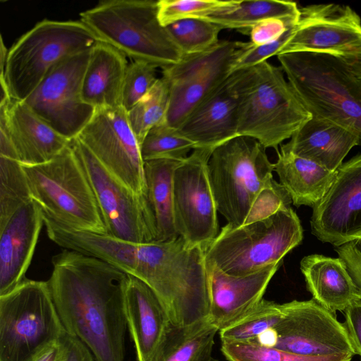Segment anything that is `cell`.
<instances>
[{
	"label": "cell",
	"instance_id": "cell-22",
	"mask_svg": "<svg viewBox=\"0 0 361 361\" xmlns=\"http://www.w3.org/2000/svg\"><path fill=\"white\" fill-rule=\"evenodd\" d=\"M0 122L5 124L23 165H37L51 161L70 144L40 118L24 102L11 99L0 105Z\"/></svg>",
	"mask_w": 361,
	"mask_h": 361
},
{
	"label": "cell",
	"instance_id": "cell-46",
	"mask_svg": "<svg viewBox=\"0 0 361 361\" xmlns=\"http://www.w3.org/2000/svg\"><path fill=\"white\" fill-rule=\"evenodd\" d=\"M212 361H219V360H216V359L214 358Z\"/></svg>",
	"mask_w": 361,
	"mask_h": 361
},
{
	"label": "cell",
	"instance_id": "cell-18",
	"mask_svg": "<svg viewBox=\"0 0 361 361\" xmlns=\"http://www.w3.org/2000/svg\"><path fill=\"white\" fill-rule=\"evenodd\" d=\"M311 231L336 247L361 237V153L336 169L324 196L312 207Z\"/></svg>",
	"mask_w": 361,
	"mask_h": 361
},
{
	"label": "cell",
	"instance_id": "cell-12",
	"mask_svg": "<svg viewBox=\"0 0 361 361\" xmlns=\"http://www.w3.org/2000/svg\"><path fill=\"white\" fill-rule=\"evenodd\" d=\"M247 42L219 40L202 52L185 54L161 68L169 106L166 123L178 129L188 116L231 75V67Z\"/></svg>",
	"mask_w": 361,
	"mask_h": 361
},
{
	"label": "cell",
	"instance_id": "cell-37",
	"mask_svg": "<svg viewBox=\"0 0 361 361\" xmlns=\"http://www.w3.org/2000/svg\"><path fill=\"white\" fill-rule=\"evenodd\" d=\"M240 1L219 0H159L158 18L166 27L187 18H204L231 11L239 6Z\"/></svg>",
	"mask_w": 361,
	"mask_h": 361
},
{
	"label": "cell",
	"instance_id": "cell-19",
	"mask_svg": "<svg viewBox=\"0 0 361 361\" xmlns=\"http://www.w3.org/2000/svg\"><path fill=\"white\" fill-rule=\"evenodd\" d=\"M281 264L245 276H232L206 262L209 295V321L219 331L235 322L262 299Z\"/></svg>",
	"mask_w": 361,
	"mask_h": 361
},
{
	"label": "cell",
	"instance_id": "cell-28",
	"mask_svg": "<svg viewBox=\"0 0 361 361\" xmlns=\"http://www.w3.org/2000/svg\"><path fill=\"white\" fill-rule=\"evenodd\" d=\"M182 161L169 159L144 161L146 197L155 218L157 242L178 238L173 219V174Z\"/></svg>",
	"mask_w": 361,
	"mask_h": 361
},
{
	"label": "cell",
	"instance_id": "cell-32",
	"mask_svg": "<svg viewBox=\"0 0 361 361\" xmlns=\"http://www.w3.org/2000/svg\"><path fill=\"white\" fill-rule=\"evenodd\" d=\"M169 106V88L161 77L150 90L126 111L128 120L140 146L151 128L166 122Z\"/></svg>",
	"mask_w": 361,
	"mask_h": 361
},
{
	"label": "cell",
	"instance_id": "cell-30",
	"mask_svg": "<svg viewBox=\"0 0 361 361\" xmlns=\"http://www.w3.org/2000/svg\"><path fill=\"white\" fill-rule=\"evenodd\" d=\"M217 331L209 319L185 329L173 326L154 361H212Z\"/></svg>",
	"mask_w": 361,
	"mask_h": 361
},
{
	"label": "cell",
	"instance_id": "cell-24",
	"mask_svg": "<svg viewBox=\"0 0 361 361\" xmlns=\"http://www.w3.org/2000/svg\"><path fill=\"white\" fill-rule=\"evenodd\" d=\"M356 145H360V140L353 132L312 116L280 148L334 172Z\"/></svg>",
	"mask_w": 361,
	"mask_h": 361
},
{
	"label": "cell",
	"instance_id": "cell-15",
	"mask_svg": "<svg viewBox=\"0 0 361 361\" xmlns=\"http://www.w3.org/2000/svg\"><path fill=\"white\" fill-rule=\"evenodd\" d=\"M77 137L110 173L146 196L140 143L121 106L96 109Z\"/></svg>",
	"mask_w": 361,
	"mask_h": 361
},
{
	"label": "cell",
	"instance_id": "cell-1",
	"mask_svg": "<svg viewBox=\"0 0 361 361\" xmlns=\"http://www.w3.org/2000/svg\"><path fill=\"white\" fill-rule=\"evenodd\" d=\"M51 262L47 283L66 331L80 340L95 361H124L128 274L67 249Z\"/></svg>",
	"mask_w": 361,
	"mask_h": 361
},
{
	"label": "cell",
	"instance_id": "cell-16",
	"mask_svg": "<svg viewBox=\"0 0 361 361\" xmlns=\"http://www.w3.org/2000/svg\"><path fill=\"white\" fill-rule=\"evenodd\" d=\"M273 347L313 357L355 354L344 323L314 299L283 303Z\"/></svg>",
	"mask_w": 361,
	"mask_h": 361
},
{
	"label": "cell",
	"instance_id": "cell-25",
	"mask_svg": "<svg viewBox=\"0 0 361 361\" xmlns=\"http://www.w3.org/2000/svg\"><path fill=\"white\" fill-rule=\"evenodd\" d=\"M127 57L111 45L99 40L90 49L83 75L81 97L94 109L121 106Z\"/></svg>",
	"mask_w": 361,
	"mask_h": 361
},
{
	"label": "cell",
	"instance_id": "cell-27",
	"mask_svg": "<svg viewBox=\"0 0 361 361\" xmlns=\"http://www.w3.org/2000/svg\"><path fill=\"white\" fill-rule=\"evenodd\" d=\"M277 154L274 171L292 203L313 207L330 188L336 171L281 148Z\"/></svg>",
	"mask_w": 361,
	"mask_h": 361
},
{
	"label": "cell",
	"instance_id": "cell-45",
	"mask_svg": "<svg viewBox=\"0 0 361 361\" xmlns=\"http://www.w3.org/2000/svg\"><path fill=\"white\" fill-rule=\"evenodd\" d=\"M339 58L345 62L353 75L361 81V54Z\"/></svg>",
	"mask_w": 361,
	"mask_h": 361
},
{
	"label": "cell",
	"instance_id": "cell-35",
	"mask_svg": "<svg viewBox=\"0 0 361 361\" xmlns=\"http://www.w3.org/2000/svg\"><path fill=\"white\" fill-rule=\"evenodd\" d=\"M221 351L228 361H351L353 356H305L252 341L221 342Z\"/></svg>",
	"mask_w": 361,
	"mask_h": 361
},
{
	"label": "cell",
	"instance_id": "cell-31",
	"mask_svg": "<svg viewBox=\"0 0 361 361\" xmlns=\"http://www.w3.org/2000/svg\"><path fill=\"white\" fill-rule=\"evenodd\" d=\"M284 314V305L264 298L241 318L219 331L221 342L250 341L275 329Z\"/></svg>",
	"mask_w": 361,
	"mask_h": 361
},
{
	"label": "cell",
	"instance_id": "cell-20",
	"mask_svg": "<svg viewBox=\"0 0 361 361\" xmlns=\"http://www.w3.org/2000/svg\"><path fill=\"white\" fill-rule=\"evenodd\" d=\"M125 311L137 361H154L173 327L164 305L147 283L128 275Z\"/></svg>",
	"mask_w": 361,
	"mask_h": 361
},
{
	"label": "cell",
	"instance_id": "cell-44",
	"mask_svg": "<svg viewBox=\"0 0 361 361\" xmlns=\"http://www.w3.org/2000/svg\"><path fill=\"white\" fill-rule=\"evenodd\" d=\"M63 356V349L60 338L40 351L33 361H62Z\"/></svg>",
	"mask_w": 361,
	"mask_h": 361
},
{
	"label": "cell",
	"instance_id": "cell-8",
	"mask_svg": "<svg viewBox=\"0 0 361 361\" xmlns=\"http://www.w3.org/2000/svg\"><path fill=\"white\" fill-rule=\"evenodd\" d=\"M23 167L32 200L43 214L73 231L106 234L92 186L71 144L49 161Z\"/></svg>",
	"mask_w": 361,
	"mask_h": 361
},
{
	"label": "cell",
	"instance_id": "cell-11",
	"mask_svg": "<svg viewBox=\"0 0 361 361\" xmlns=\"http://www.w3.org/2000/svg\"><path fill=\"white\" fill-rule=\"evenodd\" d=\"M71 147L92 186L106 234L137 243H157L156 221L147 197L110 173L78 137L71 140Z\"/></svg>",
	"mask_w": 361,
	"mask_h": 361
},
{
	"label": "cell",
	"instance_id": "cell-43",
	"mask_svg": "<svg viewBox=\"0 0 361 361\" xmlns=\"http://www.w3.org/2000/svg\"><path fill=\"white\" fill-rule=\"evenodd\" d=\"M61 341L63 349L62 361H95L88 348L77 337L65 331Z\"/></svg>",
	"mask_w": 361,
	"mask_h": 361
},
{
	"label": "cell",
	"instance_id": "cell-13",
	"mask_svg": "<svg viewBox=\"0 0 361 361\" xmlns=\"http://www.w3.org/2000/svg\"><path fill=\"white\" fill-rule=\"evenodd\" d=\"M212 149H195L173 174V207L178 237L204 252L219 234L217 208L209 179Z\"/></svg>",
	"mask_w": 361,
	"mask_h": 361
},
{
	"label": "cell",
	"instance_id": "cell-29",
	"mask_svg": "<svg viewBox=\"0 0 361 361\" xmlns=\"http://www.w3.org/2000/svg\"><path fill=\"white\" fill-rule=\"evenodd\" d=\"M299 14V7L294 1L255 0L241 1L239 6L231 11L201 19L214 23L222 29H235L248 35L254 26L268 19L277 18L296 24Z\"/></svg>",
	"mask_w": 361,
	"mask_h": 361
},
{
	"label": "cell",
	"instance_id": "cell-26",
	"mask_svg": "<svg viewBox=\"0 0 361 361\" xmlns=\"http://www.w3.org/2000/svg\"><path fill=\"white\" fill-rule=\"evenodd\" d=\"M300 270L314 300L333 312L345 311L361 294L340 258L313 254L304 257Z\"/></svg>",
	"mask_w": 361,
	"mask_h": 361
},
{
	"label": "cell",
	"instance_id": "cell-42",
	"mask_svg": "<svg viewBox=\"0 0 361 361\" xmlns=\"http://www.w3.org/2000/svg\"><path fill=\"white\" fill-rule=\"evenodd\" d=\"M345 326L356 355L361 357V300L353 302L345 311Z\"/></svg>",
	"mask_w": 361,
	"mask_h": 361
},
{
	"label": "cell",
	"instance_id": "cell-40",
	"mask_svg": "<svg viewBox=\"0 0 361 361\" xmlns=\"http://www.w3.org/2000/svg\"><path fill=\"white\" fill-rule=\"evenodd\" d=\"M361 294V237L336 247Z\"/></svg>",
	"mask_w": 361,
	"mask_h": 361
},
{
	"label": "cell",
	"instance_id": "cell-14",
	"mask_svg": "<svg viewBox=\"0 0 361 361\" xmlns=\"http://www.w3.org/2000/svg\"><path fill=\"white\" fill-rule=\"evenodd\" d=\"M90 49L59 62L23 101L54 130L70 140L78 136L95 111L81 97L82 81Z\"/></svg>",
	"mask_w": 361,
	"mask_h": 361
},
{
	"label": "cell",
	"instance_id": "cell-4",
	"mask_svg": "<svg viewBox=\"0 0 361 361\" xmlns=\"http://www.w3.org/2000/svg\"><path fill=\"white\" fill-rule=\"evenodd\" d=\"M286 78L312 114L356 134L361 145V81L339 57L311 52L277 55Z\"/></svg>",
	"mask_w": 361,
	"mask_h": 361
},
{
	"label": "cell",
	"instance_id": "cell-34",
	"mask_svg": "<svg viewBox=\"0 0 361 361\" xmlns=\"http://www.w3.org/2000/svg\"><path fill=\"white\" fill-rule=\"evenodd\" d=\"M195 149V144L182 136L177 129L166 122L151 128L140 144L144 161L169 159L183 161L188 154Z\"/></svg>",
	"mask_w": 361,
	"mask_h": 361
},
{
	"label": "cell",
	"instance_id": "cell-23",
	"mask_svg": "<svg viewBox=\"0 0 361 361\" xmlns=\"http://www.w3.org/2000/svg\"><path fill=\"white\" fill-rule=\"evenodd\" d=\"M195 149L214 150L239 136L238 102L231 75L208 96L177 129Z\"/></svg>",
	"mask_w": 361,
	"mask_h": 361
},
{
	"label": "cell",
	"instance_id": "cell-38",
	"mask_svg": "<svg viewBox=\"0 0 361 361\" xmlns=\"http://www.w3.org/2000/svg\"><path fill=\"white\" fill-rule=\"evenodd\" d=\"M156 66L145 61L128 63L121 92V106L128 111L153 87L159 79Z\"/></svg>",
	"mask_w": 361,
	"mask_h": 361
},
{
	"label": "cell",
	"instance_id": "cell-21",
	"mask_svg": "<svg viewBox=\"0 0 361 361\" xmlns=\"http://www.w3.org/2000/svg\"><path fill=\"white\" fill-rule=\"evenodd\" d=\"M43 224L42 210L32 200L18 209L0 228V296L27 279L25 273Z\"/></svg>",
	"mask_w": 361,
	"mask_h": 361
},
{
	"label": "cell",
	"instance_id": "cell-17",
	"mask_svg": "<svg viewBox=\"0 0 361 361\" xmlns=\"http://www.w3.org/2000/svg\"><path fill=\"white\" fill-rule=\"evenodd\" d=\"M294 31L279 54L311 52L344 57L361 54V18L351 7L338 4L299 8Z\"/></svg>",
	"mask_w": 361,
	"mask_h": 361
},
{
	"label": "cell",
	"instance_id": "cell-36",
	"mask_svg": "<svg viewBox=\"0 0 361 361\" xmlns=\"http://www.w3.org/2000/svg\"><path fill=\"white\" fill-rule=\"evenodd\" d=\"M183 55L205 51L217 44L223 30L218 25L200 18H187L166 26Z\"/></svg>",
	"mask_w": 361,
	"mask_h": 361
},
{
	"label": "cell",
	"instance_id": "cell-9",
	"mask_svg": "<svg viewBox=\"0 0 361 361\" xmlns=\"http://www.w3.org/2000/svg\"><path fill=\"white\" fill-rule=\"evenodd\" d=\"M99 39L80 20L44 19L8 49L4 78L11 97L25 100L63 59L91 49Z\"/></svg>",
	"mask_w": 361,
	"mask_h": 361
},
{
	"label": "cell",
	"instance_id": "cell-33",
	"mask_svg": "<svg viewBox=\"0 0 361 361\" xmlns=\"http://www.w3.org/2000/svg\"><path fill=\"white\" fill-rule=\"evenodd\" d=\"M32 200L22 164L0 157V228L18 209Z\"/></svg>",
	"mask_w": 361,
	"mask_h": 361
},
{
	"label": "cell",
	"instance_id": "cell-2",
	"mask_svg": "<svg viewBox=\"0 0 361 361\" xmlns=\"http://www.w3.org/2000/svg\"><path fill=\"white\" fill-rule=\"evenodd\" d=\"M274 164L257 140L237 136L216 147L208 173L216 206L237 227L265 218L292 202L273 178Z\"/></svg>",
	"mask_w": 361,
	"mask_h": 361
},
{
	"label": "cell",
	"instance_id": "cell-41",
	"mask_svg": "<svg viewBox=\"0 0 361 361\" xmlns=\"http://www.w3.org/2000/svg\"><path fill=\"white\" fill-rule=\"evenodd\" d=\"M295 25L277 18L264 20L251 29L249 35L250 42L257 46L270 42L278 39L289 27Z\"/></svg>",
	"mask_w": 361,
	"mask_h": 361
},
{
	"label": "cell",
	"instance_id": "cell-3",
	"mask_svg": "<svg viewBox=\"0 0 361 361\" xmlns=\"http://www.w3.org/2000/svg\"><path fill=\"white\" fill-rule=\"evenodd\" d=\"M281 67L267 61L233 73L238 102V134L266 149L279 146L312 117Z\"/></svg>",
	"mask_w": 361,
	"mask_h": 361
},
{
	"label": "cell",
	"instance_id": "cell-7",
	"mask_svg": "<svg viewBox=\"0 0 361 361\" xmlns=\"http://www.w3.org/2000/svg\"><path fill=\"white\" fill-rule=\"evenodd\" d=\"M145 280L164 305L171 324L178 329L209 319V295L205 252L178 237L157 242Z\"/></svg>",
	"mask_w": 361,
	"mask_h": 361
},
{
	"label": "cell",
	"instance_id": "cell-6",
	"mask_svg": "<svg viewBox=\"0 0 361 361\" xmlns=\"http://www.w3.org/2000/svg\"><path fill=\"white\" fill-rule=\"evenodd\" d=\"M302 237L299 217L290 207H283L240 226L226 224L206 250L205 261L227 274L245 276L281 264Z\"/></svg>",
	"mask_w": 361,
	"mask_h": 361
},
{
	"label": "cell",
	"instance_id": "cell-5",
	"mask_svg": "<svg viewBox=\"0 0 361 361\" xmlns=\"http://www.w3.org/2000/svg\"><path fill=\"white\" fill-rule=\"evenodd\" d=\"M154 0H105L80 13V20L99 38L132 61L164 68L183 54L158 18Z\"/></svg>",
	"mask_w": 361,
	"mask_h": 361
},
{
	"label": "cell",
	"instance_id": "cell-10",
	"mask_svg": "<svg viewBox=\"0 0 361 361\" xmlns=\"http://www.w3.org/2000/svg\"><path fill=\"white\" fill-rule=\"evenodd\" d=\"M65 331L47 281L26 279L0 296V361H33Z\"/></svg>",
	"mask_w": 361,
	"mask_h": 361
},
{
	"label": "cell",
	"instance_id": "cell-39",
	"mask_svg": "<svg viewBox=\"0 0 361 361\" xmlns=\"http://www.w3.org/2000/svg\"><path fill=\"white\" fill-rule=\"evenodd\" d=\"M295 25L289 27L278 39L270 42L257 46L251 42H247L246 46L239 54L232 65L231 71V74L235 71L247 68L266 61L269 58L273 56H277L280 50L292 36Z\"/></svg>",
	"mask_w": 361,
	"mask_h": 361
}]
</instances>
